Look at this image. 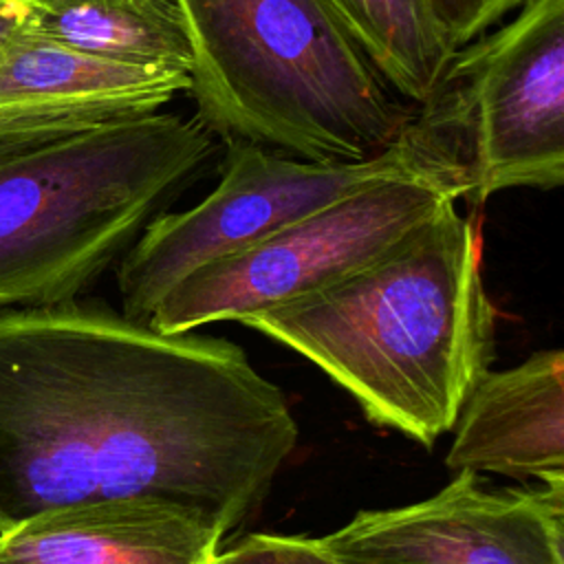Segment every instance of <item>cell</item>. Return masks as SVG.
<instances>
[{
    "instance_id": "7",
    "label": "cell",
    "mask_w": 564,
    "mask_h": 564,
    "mask_svg": "<svg viewBox=\"0 0 564 564\" xmlns=\"http://www.w3.org/2000/svg\"><path fill=\"white\" fill-rule=\"evenodd\" d=\"M454 194L430 176L364 187L176 282L148 324L161 333L240 322L317 291L381 256L430 220Z\"/></svg>"
},
{
    "instance_id": "2",
    "label": "cell",
    "mask_w": 564,
    "mask_h": 564,
    "mask_svg": "<svg viewBox=\"0 0 564 564\" xmlns=\"http://www.w3.org/2000/svg\"><path fill=\"white\" fill-rule=\"evenodd\" d=\"M240 322L322 368L368 421L432 447L494 357L480 223L447 200L364 267Z\"/></svg>"
},
{
    "instance_id": "11",
    "label": "cell",
    "mask_w": 564,
    "mask_h": 564,
    "mask_svg": "<svg viewBox=\"0 0 564 564\" xmlns=\"http://www.w3.org/2000/svg\"><path fill=\"white\" fill-rule=\"evenodd\" d=\"M452 471H487L564 485V352L538 350L522 364L487 370L452 425Z\"/></svg>"
},
{
    "instance_id": "8",
    "label": "cell",
    "mask_w": 564,
    "mask_h": 564,
    "mask_svg": "<svg viewBox=\"0 0 564 564\" xmlns=\"http://www.w3.org/2000/svg\"><path fill=\"white\" fill-rule=\"evenodd\" d=\"M319 542L352 564H564V485L494 491L456 471L434 496L359 511Z\"/></svg>"
},
{
    "instance_id": "5",
    "label": "cell",
    "mask_w": 564,
    "mask_h": 564,
    "mask_svg": "<svg viewBox=\"0 0 564 564\" xmlns=\"http://www.w3.org/2000/svg\"><path fill=\"white\" fill-rule=\"evenodd\" d=\"M403 143L454 198L564 183V0H524L454 51Z\"/></svg>"
},
{
    "instance_id": "1",
    "label": "cell",
    "mask_w": 564,
    "mask_h": 564,
    "mask_svg": "<svg viewBox=\"0 0 564 564\" xmlns=\"http://www.w3.org/2000/svg\"><path fill=\"white\" fill-rule=\"evenodd\" d=\"M297 436L284 392L229 339L75 300L0 313V533L143 496L205 509L231 533Z\"/></svg>"
},
{
    "instance_id": "9",
    "label": "cell",
    "mask_w": 564,
    "mask_h": 564,
    "mask_svg": "<svg viewBox=\"0 0 564 564\" xmlns=\"http://www.w3.org/2000/svg\"><path fill=\"white\" fill-rule=\"evenodd\" d=\"M187 75L104 59L22 24L0 48V139H57L159 112Z\"/></svg>"
},
{
    "instance_id": "10",
    "label": "cell",
    "mask_w": 564,
    "mask_h": 564,
    "mask_svg": "<svg viewBox=\"0 0 564 564\" xmlns=\"http://www.w3.org/2000/svg\"><path fill=\"white\" fill-rule=\"evenodd\" d=\"M223 524L163 498H117L42 513L0 533V564H216Z\"/></svg>"
},
{
    "instance_id": "13",
    "label": "cell",
    "mask_w": 564,
    "mask_h": 564,
    "mask_svg": "<svg viewBox=\"0 0 564 564\" xmlns=\"http://www.w3.org/2000/svg\"><path fill=\"white\" fill-rule=\"evenodd\" d=\"M392 93L421 104L454 48L425 0H322Z\"/></svg>"
},
{
    "instance_id": "15",
    "label": "cell",
    "mask_w": 564,
    "mask_h": 564,
    "mask_svg": "<svg viewBox=\"0 0 564 564\" xmlns=\"http://www.w3.org/2000/svg\"><path fill=\"white\" fill-rule=\"evenodd\" d=\"M438 20L452 48H460L485 31L494 29L505 15L513 13L524 0H425Z\"/></svg>"
},
{
    "instance_id": "17",
    "label": "cell",
    "mask_w": 564,
    "mask_h": 564,
    "mask_svg": "<svg viewBox=\"0 0 564 564\" xmlns=\"http://www.w3.org/2000/svg\"><path fill=\"white\" fill-rule=\"evenodd\" d=\"M15 141H26V139H0V152H2V150H7L9 145H13Z\"/></svg>"
},
{
    "instance_id": "3",
    "label": "cell",
    "mask_w": 564,
    "mask_h": 564,
    "mask_svg": "<svg viewBox=\"0 0 564 564\" xmlns=\"http://www.w3.org/2000/svg\"><path fill=\"white\" fill-rule=\"evenodd\" d=\"M187 90L216 137L313 161L394 148L405 110L322 0H181Z\"/></svg>"
},
{
    "instance_id": "12",
    "label": "cell",
    "mask_w": 564,
    "mask_h": 564,
    "mask_svg": "<svg viewBox=\"0 0 564 564\" xmlns=\"http://www.w3.org/2000/svg\"><path fill=\"white\" fill-rule=\"evenodd\" d=\"M29 24L77 51L189 75L194 53L181 0H18Z\"/></svg>"
},
{
    "instance_id": "6",
    "label": "cell",
    "mask_w": 564,
    "mask_h": 564,
    "mask_svg": "<svg viewBox=\"0 0 564 564\" xmlns=\"http://www.w3.org/2000/svg\"><path fill=\"white\" fill-rule=\"evenodd\" d=\"M397 176L434 178L403 139L366 161H313L229 141L212 194L189 209L152 218L121 256L117 269L121 313L148 322L165 293L198 267Z\"/></svg>"
},
{
    "instance_id": "14",
    "label": "cell",
    "mask_w": 564,
    "mask_h": 564,
    "mask_svg": "<svg viewBox=\"0 0 564 564\" xmlns=\"http://www.w3.org/2000/svg\"><path fill=\"white\" fill-rule=\"evenodd\" d=\"M216 564H352L328 551L319 538L286 533H249L227 551Z\"/></svg>"
},
{
    "instance_id": "4",
    "label": "cell",
    "mask_w": 564,
    "mask_h": 564,
    "mask_svg": "<svg viewBox=\"0 0 564 564\" xmlns=\"http://www.w3.org/2000/svg\"><path fill=\"white\" fill-rule=\"evenodd\" d=\"M196 117L152 112L0 152V308L73 302L212 163Z\"/></svg>"
},
{
    "instance_id": "16",
    "label": "cell",
    "mask_w": 564,
    "mask_h": 564,
    "mask_svg": "<svg viewBox=\"0 0 564 564\" xmlns=\"http://www.w3.org/2000/svg\"><path fill=\"white\" fill-rule=\"evenodd\" d=\"M26 22V11L18 0H0V48Z\"/></svg>"
}]
</instances>
